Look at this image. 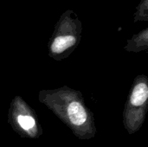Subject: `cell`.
<instances>
[{
	"mask_svg": "<svg viewBox=\"0 0 148 147\" xmlns=\"http://www.w3.org/2000/svg\"><path fill=\"white\" fill-rule=\"evenodd\" d=\"M82 31V22L75 11L67 10L59 17L49 49L54 55H60L75 47Z\"/></svg>",
	"mask_w": 148,
	"mask_h": 147,
	"instance_id": "cell-1",
	"label": "cell"
},
{
	"mask_svg": "<svg viewBox=\"0 0 148 147\" xmlns=\"http://www.w3.org/2000/svg\"><path fill=\"white\" fill-rule=\"evenodd\" d=\"M68 116L71 123L75 126H81L87 120L85 108L79 102H72L68 108Z\"/></svg>",
	"mask_w": 148,
	"mask_h": 147,
	"instance_id": "cell-2",
	"label": "cell"
},
{
	"mask_svg": "<svg viewBox=\"0 0 148 147\" xmlns=\"http://www.w3.org/2000/svg\"><path fill=\"white\" fill-rule=\"evenodd\" d=\"M147 85L145 82H140L134 88L130 97V102L133 106L140 107L147 101Z\"/></svg>",
	"mask_w": 148,
	"mask_h": 147,
	"instance_id": "cell-3",
	"label": "cell"
},
{
	"mask_svg": "<svg viewBox=\"0 0 148 147\" xmlns=\"http://www.w3.org/2000/svg\"><path fill=\"white\" fill-rule=\"evenodd\" d=\"M148 28H145L138 35L134 36L132 40L128 42V49H145L147 47Z\"/></svg>",
	"mask_w": 148,
	"mask_h": 147,
	"instance_id": "cell-4",
	"label": "cell"
},
{
	"mask_svg": "<svg viewBox=\"0 0 148 147\" xmlns=\"http://www.w3.org/2000/svg\"><path fill=\"white\" fill-rule=\"evenodd\" d=\"M134 23L148 21V0H141L140 2L134 15Z\"/></svg>",
	"mask_w": 148,
	"mask_h": 147,
	"instance_id": "cell-5",
	"label": "cell"
},
{
	"mask_svg": "<svg viewBox=\"0 0 148 147\" xmlns=\"http://www.w3.org/2000/svg\"><path fill=\"white\" fill-rule=\"evenodd\" d=\"M17 121H18V124L24 130H29V129H31L35 126V124H36L35 120L32 117L28 116V115H20V116H18Z\"/></svg>",
	"mask_w": 148,
	"mask_h": 147,
	"instance_id": "cell-6",
	"label": "cell"
}]
</instances>
